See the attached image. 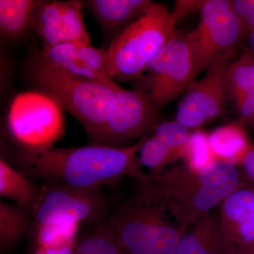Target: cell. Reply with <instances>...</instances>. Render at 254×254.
<instances>
[{"label": "cell", "instance_id": "obj_1", "mask_svg": "<svg viewBox=\"0 0 254 254\" xmlns=\"http://www.w3.org/2000/svg\"><path fill=\"white\" fill-rule=\"evenodd\" d=\"M127 146L91 143L81 147L25 149L16 155L17 170L31 180L78 188L118 183L125 177L144 181L138 153L145 138Z\"/></svg>", "mask_w": 254, "mask_h": 254}, {"label": "cell", "instance_id": "obj_2", "mask_svg": "<svg viewBox=\"0 0 254 254\" xmlns=\"http://www.w3.org/2000/svg\"><path fill=\"white\" fill-rule=\"evenodd\" d=\"M106 221L126 254H174L190 222L146 181Z\"/></svg>", "mask_w": 254, "mask_h": 254}, {"label": "cell", "instance_id": "obj_3", "mask_svg": "<svg viewBox=\"0 0 254 254\" xmlns=\"http://www.w3.org/2000/svg\"><path fill=\"white\" fill-rule=\"evenodd\" d=\"M145 181L155 193L182 212L190 223L213 211L247 183L241 179L237 166L218 160L202 170L180 164L158 175H148Z\"/></svg>", "mask_w": 254, "mask_h": 254}, {"label": "cell", "instance_id": "obj_4", "mask_svg": "<svg viewBox=\"0 0 254 254\" xmlns=\"http://www.w3.org/2000/svg\"><path fill=\"white\" fill-rule=\"evenodd\" d=\"M31 71L33 81L58 100L81 124L91 143H95L103 129L113 95L122 87L110 86L68 73L41 55L32 65Z\"/></svg>", "mask_w": 254, "mask_h": 254}, {"label": "cell", "instance_id": "obj_5", "mask_svg": "<svg viewBox=\"0 0 254 254\" xmlns=\"http://www.w3.org/2000/svg\"><path fill=\"white\" fill-rule=\"evenodd\" d=\"M175 24L171 11L153 3L110 41L106 50L110 78L115 82L139 78L175 33Z\"/></svg>", "mask_w": 254, "mask_h": 254}, {"label": "cell", "instance_id": "obj_6", "mask_svg": "<svg viewBox=\"0 0 254 254\" xmlns=\"http://www.w3.org/2000/svg\"><path fill=\"white\" fill-rule=\"evenodd\" d=\"M139 80L138 89L144 92L158 111L190 86L199 70L187 39L175 31L148 64Z\"/></svg>", "mask_w": 254, "mask_h": 254}, {"label": "cell", "instance_id": "obj_7", "mask_svg": "<svg viewBox=\"0 0 254 254\" xmlns=\"http://www.w3.org/2000/svg\"><path fill=\"white\" fill-rule=\"evenodd\" d=\"M108 203L102 187L78 188L55 182L42 183L31 210L33 223L78 222L93 225L107 218Z\"/></svg>", "mask_w": 254, "mask_h": 254}, {"label": "cell", "instance_id": "obj_8", "mask_svg": "<svg viewBox=\"0 0 254 254\" xmlns=\"http://www.w3.org/2000/svg\"><path fill=\"white\" fill-rule=\"evenodd\" d=\"M244 36L243 28L228 0H205L196 28L187 35L199 72L208 70Z\"/></svg>", "mask_w": 254, "mask_h": 254}, {"label": "cell", "instance_id": "obj_9", "mask_svg": "<svg viewBox=\"0 0 254 254\" xmlns=\"http://www.w3.org/2000/svg\"><path fill=\"white\" fill-rule=\"evenodd\" d=\"M160 111L144 92L123 88L115 92L104 125L95 143L127 146L132 140H140L154 129Z\"/></svg>", "mask_w": 254, "mask_h": 254}, {"label": "cell", "instance_id": "obj_10", "mask_svg": "<svg viewBox=\"0 0 254 254\" xmlns=\"http://www.w3.org/2000/svg\"><path fill=\"white\" fill-rule=\"evenodd\" d=\"M233 53L220 57L199 81L190 86L177 109V123L195 131L218 118L225 106L227 70Z\"/></svg>", "mask_w": 254, "mask_h": 254}, {"label": "cell", "instance_id": "obj_11", "mask_svg": "<svg viewBox=\"0 0 254 254\" xmlns=\"http://www.w3.org/2000/svg\"><path fill=\"white\" fill-rule=\"evenodd\" d=\"M41 55L52 64L68 73L110 86H120L108 73L106 50L98 49L91 44L64 43L43 48Z\"/></svg>", "mask_w": 254, "mask_h": 254}, {"label": "cell", "instance_id": "obj_12", "mask_svg": "<svg viewBox=\"0 0 254 254\" xmlns=\"http://www.w3.org/2000/svg\"><path fill=\"white\" fill-rule=\"evenodd\" d=\"M218 213L229 243L254 252V184H244L232 192Z\"/></svg>", "mask_w": 254, "mask_h": 254}, {"label": "cell", "instance_id": "obj_13", "mask_svg": "<svg viewBox=\"0 0 254 254\" xmlns=\"http://www.w3.org/2000/svg\"><path fill=\"white\" fill-rule=\"evenodd\" d=\"M82 2L110 41L154 3L149 0H86Z\"/></svg>", "mask_w": 254, "mask_h": 254}, {"label": "cell", "instance_id": "obj_14", "mask_svg": "<svg viewBox=\"0 0 254 254\" xmlns=\"http://www.w3.org/2000/svg\"><path fill=\"white\" fill-rule=\"evenodd\" d=\"M228 243L218 212L213 210L190 222L174 254H224Z\"/></svg>", "mask_w": 254, "mask_h": 254}, {"label": "cell", "instance_id": "obj_15", "mask_svg": "<svg viewBox=\"0 0 254 254\" xmlns=\"http://www.w3.org/2000/svg\"><path fill=\"white\" fill-rule=\"evenodd\" d=\"M81 225L78 222H33L27 254H76Z\"/></svg>", "mask_w": 254, "mask_h": 254}, {"label": "cell", "instance_id": "obj_16", "mask_svg": "<svg viewBox=\"0 0 254 254\" xmlns=\"http://www.w3.org/2000/svg\"><path fill=\"white\" fill-rule=\"evenodd\" d=\"M209 141L216 160L240 166L252 145L244 124H229L209 133Z\"/></svg>", "mask_w": 254, "mask_h": 254}, {"label": "cell", "instance_id": "obj_17", "mask_svg": "<svg viewBox=\"0 0 254 254\" xmlns=\"http://www.w3.org/2000/svg\"><path fill=\"white\" fill-rule=\"evenodd\" d=\"M41 190L29 177L0 159V195L15 202V205L31 212Z\"/></svg>", "mask_w": 254, "mask_h": 254}, {"label": "cell", "instance_id": "obj_18", "mask_svg": "<svg viewBox=\"0 0 254 254\" xmlns=\"http://www.w3.org/2000/svg\"><path fill=\"white\" fill-rule=\"evenodd\" d=\"M33 218L31 212L16 205L0 201V250H12L29 236Z\"/></svg>", "mask_w": 254, "mask_h": 254}, {"label": "cell", "instance_id": "obj_19", "mask_svg": "<svg viewBox=\"0 0 254 254\" xmlns=\"http://www.w3.org/2000/svg\"><path fill=\"white\" fill-rule=\"evenodd\" d=\"M41 0H0V31L1 36L16 39L31 28L33 15Z\"/></svg>", "mask_w": 254, "mask_h": 254}, {"label": "cell", "instance_id": "obj_20", "mask_svg": "<svg viewBox=\"0 0 254 254\" xmlns=\"http://www.w3.org/2000/svg\"><path fill=\"white\" fill-rule=\"evenodd\" d=\"M31 28L43 48L64 43L63 1H43L33 15Z\"/></svg>", "mask_w": 254, "mask_h": 254}, {"label": "cell", "instance_id": "obj_21", "mask_svg": "<svg viewBox=\"0 0 254 254\" xmlns=\"http://www.w3.org/2000/svg\"><path fill=\"white\" fill-rule=\"evenodd\" d=\"M227 94L236 103L254 92V55L247 48L229 66L226 77Z\"/></svg>", "mask_w": 254, "mask_h": 254}, {"label": "cell", "instance_id": "obj_22", "mask_svg": "<svg viewBox=\"0 0 254 254\" xmlns=\"http://www.w3.org/2000/svg\"><path fill=\"white\" fill-rule=\"evenodd\" d=\"M76 254H126L105 220L91 225L89 230L80 235Z\"/></svg>", "mask_w": 254, "mask_h": 254}, {"label": "cell", "instance_id": "obj_23", "mask_svg": "<svg viewBox=\"0 0 254 254\" xmlns=\"http://www.w3.org/2000/svg\"><path fill=\"white\" fill-rule=\"evenodd\" d=\"M142 168L149 170L148 175H155L166 170L167 167L177 160L168 147L152 135L147 136L138 153Z\"/></svg>", "mask_w": 254, "mask_h": 254}, {"label": "cell", "instance_id": "obj_24", "mask_svg": "<svg viewBox=\"0 0 254 254\" xmlns=\"http://www.w3.org/2000/svg\"><path fill=\"white\" fill-rule=\"evenodd\" d=\"M82 1H63L64 43L91 44V39L83 21Z\"/></svg>", "mask_w": 254, "mask_h": 254}, {"label": "cell", "instance_id": "obj_25", "mask_svg": "<svg viewBox=\"0 0 254 254\" xmlns=\"http://www.w3.org/2000/svg\"><path fill=\"white\" fill-rule=\"evenodd\" d=\"M182 159L183 163L195 170H203L216 161L209 141V133L200 129L193 131Z\"/></svg>", "mask_w": 254, "mask_h": 254}, {"label": "cell", "instance_id": "obj_26", "mask_svg": "<svg viewBox=\"0 0 254 254\" xmlns=\"http://www.w3.org/2000/svg\"><path fill=\"white\" fill-rule=\"evenodd\" d=\"M193 130L175 121L159 123L153 136L164 143L177 158L182 159Z\"/></svg>", "mask_w": 254, "mask_h": 254}, {"label": "cell", "instance_id": "obj_27", "mask_svg": "<svg viewBox=\"0 0 254 254\" xmlns=\"http://www.w3.org/2000/svg\"><path fill=\"white\" fill-rule=\"evenodd\" d=\"M205 0L203 1H186V0H179L175 1V7L171 11L175 21H180L182 18L186 17L188 15L193 14L201 10L204 4Z\"/></svg>", "mask_w": 254, "mask_h": 254}, {"label": "cell", "instance_id": "obj_28", "mask_svg": "<svg viewBox=\"0 0 254 254\" xmlns=\"http://www.w3.org/2000/svg\"><path fill=\"white\" fill-rule=\"evenodd\" d=\"M236 106L240 115V123H249L254 118V92L246 95L237 101Z\"/></svg>", "mask_w": 254, "mask_h": 254}, {"label": "cell", "instance_id": "obj_29", "mask_svg": "<svg viewBox=\"0 0 254 254\" xmlns=\"http://www.w3.org/2000/svg\"><path fill=\"white\" fill-rule=\"evenodd\" d=\"M237 168L242 181L254 184V145L242 163Z\"/></svg>", "mask_w": 254, "mask_h": 254}, {"label": "cell", "instance_id": "obj_30", "mask_svg": "<svg viewBox=\"0 0 254 254\" xmlns=\"http://www.w3.org/2000/svg\"><path fill=\"white\" fill-rule=\"evenodd\" d=\"M230 4L232 11L236 15L243 28L244 23L253 6L254 0H232L230 1Z\"/></svg>", "mask_w": 254, "mask_h": 254}, {"label": "cell", "instance_id": "obj_31", "mask_svg": "<svg viewBox=\"0 0 254 254\" xmlns=\"http://www.w3.org/2000/svg\"><path fill=\"white\" fill-rule=\"evenodd\" d=\"M254 29V4L251 9L248 16L246 18L243 25L244 36L248 35Z\"/></svg>", "mask_w": 254, "mask_h": 254}, {"label": "cell", "instance_id": "obj_32", "mask_svg": "<svg viewBox=\"0 0 254 254\" xmlns=\"http://www.w3.org/2000/svg\"><path fill=\"white\" fill-rule=\"evenodd\" d=\"M224 254H254V252L242 250V249L239 248V247H236L235 245L228 243Z\"/></svg>", "mask_w": 254, "mask_h": 254}, {"label": "cell", "instance_id": "obj_33", "mask_svg": "<svg viewBox=\"0 0 254 254\" xmlns=\"http://www.w3.org/2000/svg\"><path fill=\"white\" fill-rule=\"evenodd\" d=\"M248 49L254 55V29L248 34Z\"/></svg>", "mask_w": 254, "mask_h": 254}, {"label": "cell", "instance_id": "obj_34", "mask_svg": "<svg viewBox=\"0 0 254 254\" xmlns=\"http://www.w3.org/2000/svg\"><path fill=\"white\" fill-rule=\"evenodd\" d=\"M249 123L251 124V125H252V126L254 127V118L253 119V120H251V121Z\"/></svg>", "mask_w": 254, "mask_h": 254}]
</instances>
